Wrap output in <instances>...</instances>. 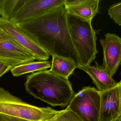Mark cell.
Instances as JSON below:
<instances>
[{
	"label": "cell",
	"instance_id": "obj_1",
	"mask_svg": "<svg viewBox=\"0 0 121 121\" xmlns=\"http://www.w3.org/2000/svg\"><path fill=\"white\" fill-rule=\"evenodd\" d=\"M67 16L64 4L16 24L50 55L70 58L78 67L79 59L72 42Z\"/></svg>",
	"mask_w": 121,
	"mask_h": 121
},
{
	"label": "cell",
	"instance_id": "obj_2",
	"mask_svg": "<svg viewBox=\"0 0 121 121\" xmlns=\"http://www.w3.org/2000/svg\"><path fill=\"white\" fill-rule=\"evenodd\" d=\"M25 86L27 92L35 99L52 106L65 107L74 95L68 78L56 74L50 70L29 75Z\"/></svg>",
	"mask_w": 121,
	"mask_h": 121
},
{
	"label": "cell",
	"instance_id": "obj_3",
	"mask_svg": "<svg viewBox=\"0 0 121 121\" xmlns=\"http://www.w3.org/2000/svg\"><path fill=\"white\" fill-rule=\"evenodd\" d=\"M67 20L72 42L79 59V66L90 65L98 53L96 32L91 22L69 14Z\"/></svg>",
	"mask_w": 121,
	"mask_h": 121
},
{
	"label": "cell",
	"instance_id": "obj_4",
	"mask_svg": "<svg viewBox=\"0 0 121 121\" xmlns=\"http://www.w3.org/2000/svg\"><path fill=\"white\" fill-rule=\"evenodd\" d=\"M61 111L32 106L0 88V113L30 121H47Z\"/></svg>",
	"mask_w": 121,
	"mask_h": 121
},
{
	"label": "cell",
	"instance_id": "obj_5",
	"mask_svg": "<svg viewBox=\"0 0 121 121\" xmlns=\"http://www.w3.org/2000/svg\"><path fill=\"white\" fill-rule=\"evenodd\" d=\"M100 93L94 87H86L73 96L67 107L83 121H99Z\"/></svg>",
	"mask_w": 121,
	"mask_h": 121
},
{
	"label": "cell",
	"instance_id": "obj_6",
	"mask_svg": "<svg viewBox=\"0 0 121 121\" xmlns=\"http://www.w3.org/2000/svg\"><path fill=\"white\" fill-rule=\"evenodd\" d=\"M37 60L35 56L18 45L1 28L0 33V63L12 69Z\"/></svg>",
	"mask_w": 121,
	"mask_h": 121
},
{
	"label": "cell",
	"instance_id": "obj_7",
	"mask_svg": "<svg viewBox=\"0 0 121 121\" xmlns=\"http://www.w3.org/2000/svg\"><path fill=\"white\" fill-rule=\"evenodd\" d=\"M0 26L10 37L21 47L33 54L38 61L49 59L48 53L23 32L16 24L2 17L0 18Z\"/></svg>",
	"mask_w": 121,
	"mask_h": 121
},
{
	"label": "cell",
	"instance_id": "obj_8",
	"mask_svg": "<svg viewBox=\"0 0 121 121\" xmlns=\"http://www.w3.org/2000/svg\"><path fill=\"white\" fill-rule=\"evenodd\" d=\"M100 42L103 48L102 66L112 77L121 65V38L115 33H107Z\"/></svg>",
	"mask_w": 121,
	"mask_h": 121
},
{
	"label": "cell",
	"instance_id": "obj_9",
	"mask_svg": "<svg viewBox=\"0 0 121 121\" xmlns=\"http://www.w3.org/2000/svg\"><path fill=\"white\" fill-rule=\"evenodd\" d=\"M99 93V121H112L121 117V80L114 87Z\"/></svg>",
	"mask_w": 121,
	"mask_h": 121
},
{
	"label": "cell",
	"instance_id": "obj_10",
	"mask_svg": "<svg viewBox=\"0 0 121 121\" xmlns=\"http://www.w3.org/2000/svg\"><path fill=\"white\" fill-rule=\"evenodd\" d=\"M65 0H27L20 10L10 20L15 24L32 19L63 5Z\"/></svg>",
	"mask_w": 121,
	"mask_h": 121
},
{
	"label": "cell",
	"instance_id": "obj_11",
	"mask_svg": "<svg viewBox=\"0 0 121 121\" xmlns=\"http://www.w3.org/2000/svg\"><path fill=\"white\" fill-rule=\"evenodd\" d=\"M99 0H65L68 14L92 22L99 10Z\"/></svg>",
	"mask_w": 121,
	"mask_h": 121
},
{
	"label": "cell",
	"instance_id": "obj_12",
	"mask_svg": "<svg viewBox=\"0 0 121 121\" xmlns=\"http://www.w3.org/2000/svg\"><path fill=\"white\" fill-rule=\"evenodd\" d=\"M95 65L79 66L78 69L87 73L92 79L99 92L106 91L114 87L118 84L109 75L102 66L95 62Z\"/></svg>",
	"mask_w": 121,
	"mask_h": 121
},
{
	"label": "cell",
	"instance_id": "obj_13",
	"mask_svg": "<svg viewBox=\"0 0 121 121\" xmlns=\"http://www.w3.org/2000/svg\"><path fill=\"white\" fill-rule=\"evenodd\" d=\"M52 56V66L50 70L56 74L68 78L78 67L75 62L70 58L56 55Z\"/></svg>",
	"mask_w": 121,
	"mask_h": 121
},
{
	"label": "cell",
	"instance_id": "obj_14",
	"mask_svg": "<svg viewBox=\"0 0 121 121\" xmlns=\"http://www.w3.org/2000/svg\"><path fill=\"white\" fill-rule=\"evenodd\" d=\"M52 62L48 60L38 61L27 63L11 69V73L14 76L17 77L27 73L47 70L51 68Z\"/></svg>",
	"mask_w": 121,
	"mask_h": 121
},
{
	"label": "cell",
	"instance_id": "obj_15",
	"mask_svg": "<svg viewBox=\"0 0 121 121\" xmlns=\"http://www.w3.org/2000/svg\"><path fill=\"white\" fill-rule=\"evenodd\" d=\"M27 0H0V15L10 20L21 8Z\"/></svg>",
	"mask_w": 121,
	"mask_h": 121
},
{
	"label": "cell",
	"instance_id": "obj_16",
	"mask_svg": "<svg viewBox=\"0 0 121 121\" xmlns=\"http://www.w3.org/2000/svg\"><path fill=\"white\" fill-rule=\"evenodd\" d=\"M47 121H83L76 114L69 109L62 110L56 116Z\"/></svg>",
	"mask_w": 121,
	"mask_h": 121
},
{
	"label": "cell",
	"instance_id": "obj_17",
	"mask_svg": "<svg viewBox=\"0 0 121 121\" xmlns=\"http://www.w3.org/2000/svg\"><path fill=\"white\" fill-rule=\"evenodd\" d=\"M108 14L116 24L121 26V1L112 5L108 10Z\"/></svg>",
	"mask_w": 121,
	"mask_h": 121
},
{
	"label": "cell",
	"instance_id": "obj_18",
	"mask_svg": "<svg viewBox=\"0 0 121 121\" xmlns=\"http://www.w3.org/2000/svg\"><path fill=\"white\" fill-rule=\"evenodd\" d=\"M0 121H30L0 113Z\"/></svg>",
	"mask_w": 121,
	"mask_h": 121
},
{
	"label": "cell",
	"instance_id": "obj_19",
	"mask_svg": "<svg viewBox=\"0 0 121 121\" xmlns=\"http://www.w3.org/2000/svg\"><path fill=\"white\" fill-rule=\"evenodd\" d=\"M12 69L11 67L6 65L4 64L0 63V78L5 73L9 70H11Z\"/></svg>",
	"mask_w": 121,
	"mask_h": 121
},
{
	"label": "cell",
	"instance_id": "obj_20",
	"mask_svg": "<svg viewBox=\"0 0 121 121\" xmlns=\"http://www.w3.org/2000/svg\"><path fill=\"white\" fill-rule=\"evenodd\" d=\"M121 121V117L117 119H116V120H114V121Z\"/></svg>",
	"mask_w": 121,
	"mask_h": 121
},
{
	"label": "cell",
	"instance_id": "obj_21",
	"mask_svg": "<svg viewBox=\"0 0 121 121\" xmlns=\"http://www.w3.org/2000/svg\"><path fill=\"white\" fill-rule=\"evenodd\" d=\"M1 27L0 26V33L1 30Z\"/></svg>",
	"mask_w": 121,
	"mask_h": 121
},
{
	"label": "cell",
	"instance_id": "obj_22",
	"mask_svg": "<svg viewBox=\"0 0 121 121\" xmlns=\"http://www.w3.org/2000/svg\"></svg>",
	"mask_w": 121,
	"mask_h": 121
}]
</instances>
